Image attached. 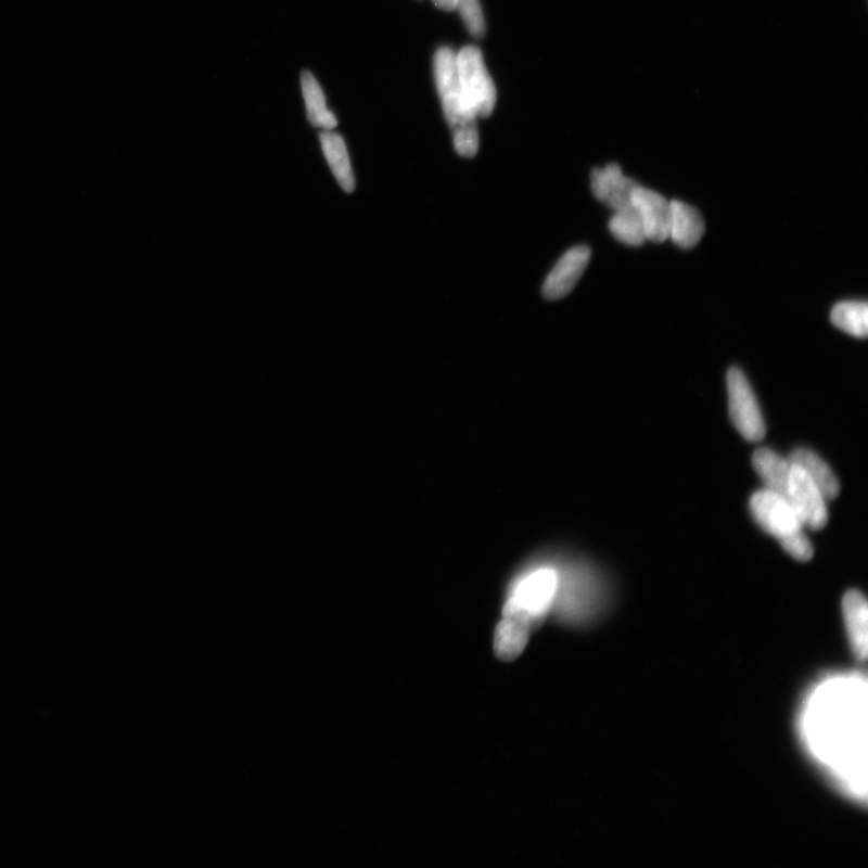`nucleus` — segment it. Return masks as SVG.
I'll use <instances>...</instances> for the list:
<instances>
[{
    "label": "nucleus",
    "instance_id": "9",
    "mask_svg": "<svg viewBox=\"0 0 868 868\" xmlns=\"http://www.w3.org/2000/svg\"><path fill=\"white\" fill-rule=\"evenodd\" d=\"M590 257L591 252L588 246L580 245L569 250L547 277L542 285V295L550 301L567 296L584 275Z\"/></svg>",
    "mask_w": 868,
    "mask_h": 868
},
{
    "label": "nucleus",
    "instance_id": "18",
    "mask_svg": "<svg viewBox=\"0 0 868 868\" xmlns=\"http://www.w3.org/2000/svg\"><path fill=\"white\" fill-rule=\"evenodd\" d=\"M301 82L310 124L322 130H333L339 122L326 104V98L318 80L310 72H303Z\"/></svg>",
    "mask_w": 868,
    "mask_h": 868
},
{
    "label": "nucleus",
    "instance_id": "5",
    "mask_svg": "<svg viewBox=\"0 0 868 868\" xmlns=\"http://www.w3.org/2000/svg\"><path fill=\"white\" fill-rule=\"evenodd\" d=\"M456 73L475 114L482 117L490 116L497 102V91L486 69L482 51L469 46L456 53Z\"/></svg>",
    "mask_w": 868,
    "mask_h": 868
},
{
    "label": "nucleus",
    "instance_id": "23",
    "mask_svg": "<svg viewBox=\"0 0 868 868\" xmlns=\"http://www.w3.org/2000/svg\"><path fill=\"white\" fill-rule=\"evenodd\" d=\"M432 2L444 11H455L459 7V0H432Z\"/></svg>",
    "mask_w": 868,
    "mask_h": 868
},
{
    "label": "nucleus",
    "instance_id": "1",
    "mask_svg": "<svg viewBox=\"0 0 868 868\" xmlns=\"http://www.w3.org/2000/svg\"><path fill=\"white\" fill-rule=\"evenodd\" d=\"M803 746L825 776L844 794L867 795V682L860 673H834L819 679L799 713Z\"/></svg>",
    "mask_w": 868,
    "mask_h": 868
},
{
    "label": "nucleus",
    "instance_id": "12",
    "mask_svg": "<svg viewBox=\"0 0 868 868\" xmlns=\"http://www.w3.org/2000/svg\"><path fill=\"white\" fill-rule=\"evenodd\" d=\"M843 621L854 655L865 660L868 646V608L865 596L857 590L846 592L842 601Z\"/></svg>",
    "mask_w": 868,
    "mask_h": 868
},
{
    "label": "nucleus",
    "instance_id": "3",
    "mask_svg": "<svg viewBox=\"0 0 868 868\" xmlns=\"http://www.w3.org/2000/svg\"><path fill=\"white\" fill-rule=\"evenodd\" d=\"M560 572L548 561L532 564L510 585L503 613L523 615L538 625L556 604Z\"/></svg>",
    "mask_w": 868,
    "mask_h": 868
},
{
    "label": "nucleus",
    "instance_id": "2",
    "mask_svg": "<svg viewBox=\"0 0 868 868\" xmlns=\"http://www.w3.org/2000/svg\"><path fill=\"white\" fill-rule=\"evenodd\" d=\"M434 76L445 118L452 130L456 152L462 157H474L480 150L477 115L461 89L456 73V52L442 47L434 56Z\"/></svg>",
    "mask_w": 868,
    "mask_h": 868
},
{
    "label": "nucleus",
    "instance_id": "8",
    "mask_svg": "<svg viewBox=\"0 0 868 868\" xmlns=\"http://www.w3.org/2000/svg\"><path fill=\"white\" fill-rule=\"evenodd\" d=\"M791 474L786 497L805 527L822 528L828 524V499L821 494L799 467L791 464Z\"/></svg>",
    "mask_w": 868,
    "mask_h": 868
},
{
    "label": "nucleus",
    "instance_id": "4",
    "mask_svg": "<svg viewBox=\"0 0 868 868\" xmlns=\"http://www.w3.org/2000/svg\"><path fill=\"white\" fill-rule=\"evenodd\" d=\"M557 600L561 599L562 612L573 622L588 621L600 612L604 602V589L600 575L586 564H572L561 574ZM556 600V602H557Z\"/></svg>",
    "mask_w": 868,
    "mask_h": 868
},
{
    "label": "nucleus",
    "instance_id": "22",
    "mask_svg": "<svg viewBox=\"0 0 868 868\" xmlns=\"http://www.w3.org/2000/svg\"><path fill=\"white\" fill-rule=\"evenodd\" d=\"M791 558L806 562L813 558V546L805 531L780 542Z\"/></svg>",
    "mask_w": 868,
    "mask_h": 868
},
{
    "label": "nucleus",
    "instance_id": "20",
    "mask_svg": "<svg viewBox=\"0 0 868 868\" xmlns=\"http://www.w3.org/2000/svg\"><path fill=\"white\" fill-rule=\"evenodd\" d=\"M610 230L618 242L627 245L639 246L647 242L643 224L634 205L615 212L610 221Z\"/></svg>",
    "mask_w": 868,
    "mask_h": 868
},
{
    "label": "nucleus",
    "instance_id": "14",
    "mask_svg": "<svg viewBox=\"0 0 868 868\" xmlns=\"http://www.w3.org/2000/svg\"><path fill=\"white\" fill-rule=\"evenodd\" d=\"M705 230L702 215L693 206L680 202H671L668 239L673 243L690 248L698 245Z\"/></svg>",
    "mask_w": 868,
    "mask_h": 868
},
{
    "label": "nucleus",
    "instance_id": "17",
    "mask_svg": "<svg viewBox=\"0 0 868 868\" xmlns=\"http://www.w3.org/2000/svg\"><path fill=\"white\" fill-rule=\"evenodd\" d=\"M320 140L323 155L329 162L335 180L345 192H353L355 178L344 139L332 130H322Z\"/></svg>",
    "mask_w": 868,
    "mask_h": 868
},
{
    "label": "nucleus",
    "instance_id": "21",
    "mask_svg": "<svg viewBox=\"0 0 868 868\" xmlns=\"http://www.w3.org/2000/svg\"><path fill=\"white\" fill-rule=\"evenodd\" d=\"M458 10L471 35L475 38L484 37L486 26L480 0H459Z\"/></svg>",
    "mask_w": 868,
    "mask_h": 868
},
{
    "label": "nucleus",
    "instance_id": "11",
    "mask_svg": "<svg viewBox=\"0 0 868 868\" xmlns=\"http://www.w3.org/2000/svg\"><path fill=\"white\" fill-rule=\"evenodd\" d=\"M633 205L644 227L647 241L666 242L669 230L671 202L664 195L638 184Z\"/></svg>",
    "mask_w": 868,
    "mask_h": 868
},
{
    "label": "nucleus",
    "instance_id": "7",
    "mask_svg": "<svg viewBox=\"0 0 868 868\" xmlns=\"http://www.w3.org/2000/svg\"><path fill=\"white\" fill-rule=\"evenodd\" d=\"M751 510L758 526L779 542L805 531L789 499L765 487L752 496Z\"/></svg>",
    "mask_w": 868,
    "mask_h": 868
},
{
    "label": "nucleus",
    "instance_id": "15",
    "mask_svg": "<svg viewBox=\"0 0 868 868\" xmlns=\"http://www.w3.org/2000/svg\"><path fill=\"white\" fill-rule=\"evenodd\" d=\"M788 459L791 464L799 467L807 475L828 501L839 496L841 486L838 476L819 455L809 449L800 448L792 451Z\"/></svg>",
    "mask_w": 868,
    "mask_h": 868
},
{
    "label": "nucleus",
    "instance_id": "10",
    "mask_svg": "<svg viewBox=\"0 0 868 868\" xmlns=\"http://www.w3.org/2000/svg\"><path fill=\"white\" fill-rule=\"evenodd\" d=\"M639 183L624 176L621 167L611 163L603 169L591 173V189L595 197L615 212L633 206V194Z\"/></svg>",
    "mask_w": 868,
    "mask_h": 868
},
{
    "label": "nucleus",
    "instance_id": "19",
    "mask_svg": "<svg viewBox=\"0 0 868 868\" xmlns=\"http://www.w3.org/2000/svg\"><path fill=\"white\" fill-rule=\"evenodd\" d=\"M835 328L856 339H866L868 333V307L866 302L845 301L835 304L831 311Z\"/></svg>",
    "mask_w": 868,
    "mask_h": 868
},
{
    "label": "nucleus",
    "instance_id": "6",
    "mask_svg": "<svg viewBox=\"0 0 868 868\" xmlns=\"http://www.w3.org/2000/svg\"><path fill=\"white\" fill-rule=\"evenodd\" d=\"M727 394L733 425L749 442L765 437L766 425L754 391L740 368L732 367L727 372Z\"/></svg>",
    "mask_w": 868,
    "mask_h": 868
},
{
    "label": "nucleus",
    "instance_id": "16",
    "mask_svg": "<svg viewBox=\"0 0 868 868\" xmlns=\"http://www.w3.org/2000/svg\"><path fill=\"white\" fill-rule=\"evenodd\" d=\"M753 465L767 490L787 495L792 469L789 459L773 449L760 448L753 455Z\"/></svg>",
    "mask_w": 868,
    "mask_h": 868
},
{
    "label": "nucleus",
    "instance_id": "13",
    "mask_svg": "<svg viewBox=\"0 0 868 868\" xmlns=\"http://www.w3.org/2000/svg\"><path fill=\"white\" fill-rule=\"evenodd\" d=\"M534 624L515 613H503L495 635V651L499 659L512 661L523 653Z\"/></svg>",
    "mask_w": 868,
    "mask_h": 868
}]
</instances>
